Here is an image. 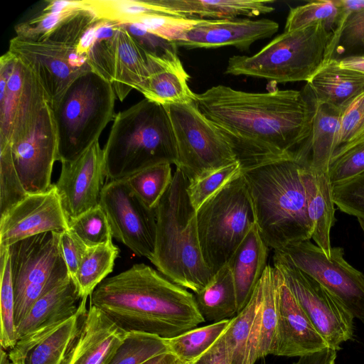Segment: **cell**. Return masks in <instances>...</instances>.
Wrapping results in <instances>:
<instances>
[{
  "label": "cell",
  "mask_w": 364,
  "mask_h": 364,
  "mask_svg": "<svg viewBox=\"0 0 364 364\" xmlns=\"http://www.w3.org/2000/svg\"><path fill=\"white\" fill-rule=\"evenodd\" d=\"M263 284L262 278L249 302L221 336L228 364H255L258 360Z\"/></svg>",
  "instance_id": "cb8c5ba5"
},
{
  "label": "cell",
  "mask_w": 364,
  "mask_h": 364,
  "mask_svg": "<svg viewBox=\"0 0 364 364\" xmlns=\"http://www.w3.org/2000/svg\"><path fill=\"white\" fill-rule=\"evenodd\" d=\"M82 299L70 276L41 296L16 326L18 340L41 327L65 321L75 315Z\"/></svg>",
  "instance_id": "f1b7e54d"
},
{
  "label": "cell",
  "mask_w": 364,
  "mask_h": 364,
  "mask_svg": "<svg viewBox=\"0 0 364 364\" xmlns=\"http://www.w3.org/2000/svg\"><path fill=\"white\" fill-rule=\"evenodd\" d=\"M46 92L35 73L7 51L0 58V144L23 139L43 107Z\"/></svg>",
  "instance_id": "8fae6325"
},
{
  "label": "cell",
  "mask_w": 364,
  "mask_h": 364,
  "mask_svg": "<svg viewBox=\"0 0 364 364\" xmlns=\"http://www.w3.org/2000/svg\"><path fill=\"white\" fill-rule=\"evenodd\" d=\"M118 255L119 249L112 240L87 247L74 280L82 299L90 296L95 288L112 272Z\"/></svg>",
  "instance_id": "836d02e7"
},
{
  "label": "cell",
  "mask_w": 364,
  "mask_h": 364,
  "mask_svg": "<svg viewBox=\"0 0 364 364\" xmlns=\"http://www.w3.org/2000/svg\"><path fill=\"white\" fill-rule=\"evenodd\" d=\"M14 163L28 193L48 191L58 156V139L53 111L46 104L30 132L11 145Z\"/></svg>",
  "instance_id": "e0dca14e"
},
{
  "label": "cell",
  "mask_w": 364,
  "mask_h": 364,
  "mask_svg": "<svg viewBox=\"0 0 364 364\" xmlns=\"http://www.w3.org/2000/svg\"><path fill=\"white\" fill-rule=\"evenodd\" d=\"M87 59L92 70L111 83L120 101L133 89L139 91L152 73L163 68L147 57L119 24L112 37L95 40Z\"/></svg>",
  "instance_id": "2e32d148"
},
{
  "label": "cell",
  "mask_w": 364,
  "mask_h": 364,
  "mask_svg": "<svg viewBox=\"0 0 364 364\" xmlns=\"http://www.w3.org/2000/svg\"><path fill=\"white\" fill-rule=\"evenodd\" d=\"M60 246L70 276L75 280L88 247L70 229L60 233Z\"/></svg>",
  "instance_id": "681fc988"
},
{
  "label": "cell",
  "mask_w": 364,
  "mask_h": 364,
  "mask_svg": "<svg viewBox=\"0 0 364 364\" xmlns=\"http://www.w3.org/2000/svg\"><path fill=\"white\" fill-rule=\"evenodd\" d=\"M309 94L314 105L311 130L296 158L314 169L328 172L330 160L337 149L343 110L318 102Z\"/></svg>",
  "instance_id": "484cf974"
},
{
  "label": "cell",
  "mask_w": 364,
  "mask_h": 364,
  "mask_svg": "<svg viewBox=\"0 0 364 364\" xmlns=\"http://www.w3.org/2000/svg\"><path fill=\"white\" fill-rule=\"evenodd\" d=\"M164 14L175 16H198L212 20L255 17L272 12L274 0H154Z\"/></svg>",
  "instance_id": "83f0119b"
},
{
  "label": "cell",
  "mask_w": 364,
  "mask_h": 364,
  "mask_svg": "<svg viewBox=\"0 0 364 364\" xmlns=\"http://www.w3.org/2000/svg\"><path fill=\"white\" fill-rule=\"evenodd\" d=\"M274 268L278 310L274 355L302 357L330 348L299 304L282 273Z\"/></svg>",
  "instance_id": "7402d4cb"
},
{
  "label": "cell",
  "mask_w": 364,
  "mask_h": 364,
  "mask_svg": "<svg viewBox=\"0 0 364 364\" xmlns=\"http://www.w3.org/2000/svg\"><path fill=\"white\" fill-rule=\"evenodd\" d=\"M274 252L320 283L354 318L364 323V274L344 259L343 248L332 247L327 257L319 247L306 240Z\"/></svg>",
  "instance_id": "7c38bea8"
},
{
  "label": "cell",
  "mask_w": 364,
  "mask_h": 364,
  "mask_svg": "<svg viewBox=\"0 0 364 364\" xmlns=\"http://www.w3.org/2000/svg\"><path fill=\"white\" fill-rule=\"evenodd\" d=\"M259 232L274 250L310 240L312 226L301 178V162L279 159L242 168Z\"/></svg>",
  "instance_id": "3957f363"
},
{
  "label": "cell",
  "mask_w": 364,
  "mask_h": 364,
  "mask_svg": "<svg viewBox=\"0 0 364 364\" xmlns=\"http://www.w3.org/2000/svg\"><path fill=\"white\" fill-rule=\"evenodd\" d=\"M168 352L165 338L141 332H129L109 364H142Z\"/></svg>",
  "instance_id": "60d3db41"
},
{
  "label": "cell",
  "mask_w": 364,
  "mask_h": 364,
  "mask_svg": "<svg viewBox=\"0 0 364 364\" xmlns=\"http://www.w3.org/2000/svg\"><path fill=\"white\" fill-rule=\"evenodd\" d=\"M360 46L364 47V32H363V36H362V38H361Z\"/></svg>",
  "instance_id": "680465c9"
},
{
  "label": "cell",
  "mask_w": 364,
  "mask_h": 364,
  "mask_svg": "<svg viewBox=\"0 0 364 364\" xmlns=\"http://www.w3.org/2000/svg\"><path fill=\"white\" fill-rule=\"evenodd\" d=\"M301 162L307 212L312 226L311 238L330 257L332 249L330 233L336 222L333 187L328 172L314 169Z\"/></svg>",
  "instance_id": "d4e9b609"
},
{
  "label": "cell",
  "mask_w": 364,
  "mask_h": 364,
  "mask_svg": "<svg viewBox=\"0 0 364 364\" xmlns=\"http://www.w3.org/2000/svg\"><path fill=\"white\" fill-rule=\"evenodd\" d=\"M188 182L183 172L176 168L169 187L155 208L156 237L151 262L168 279L196 293L215 274L202 255L196 210L187 193Z\"/></svg>",
  "instance_id": "277c9868"
},
{
  "label": "cell",
  "mask_w": 364,
  "mask_h": 364,
  "mask_svg": "<svg viewBox=\"0 0 364 364\" xmlns=\"http://www.w3.org/2000/svg\"><path fill=\"white\" fill-rule=\"evenodd\" d=\"M177 358L170 352L157 355L142 364H173Z\"/></svg>",
  "instance_id": "db71d44e"
},
{
  "label": "cell",
  "mask_w": 364,
  "mask_h": 364,
  "mask_svg": "<svg viewBox=\"0 0 364 364\" xmlns=\"http://www.w3.org/2000/svg\"><path fill=\"white\" fill-rule=\"evenodd\" d=\"M147 57L163 68L187 75L178 54V46L172 41L151 33L137 23L122 24Z\"/></svg>",
  "instance_id": "8d00e7d4"
},
{
  "label": "cell",
  "mask_w": 364,
  "mask_h": 364,
  "mask_svg": "<svg viewBox=\"0 0 364 364\" xmlns=\"http://www.w3.org/2000/svg\"><path fill=\"white\" fill-rule=\"evenodd\" d=\"M198 19L167 14H152L146 16L134 23L139 24L151 33L174 41L184 29L196 23Z\"/></svg>",
  "instance_id": "c3c4849f"
},
{
  "label": "cell",
  "mask_w": 364,
  "mask_h": 364,
  "mask_svg": "<svg viewBox=\"0 0 364 364\" xmlns=\"http://www.w3.org/2000/svg\"><path fill=\"white\" fill-rule=\"evenodd\" d=\"M61 164L54 186L70 220L100 205L106 176L104 151L97 141L76 159Z\"/></svg>",
  "instance_id": "d6986e66"
},
{
  "label": "cell",
  "mask_w": 364,
  "mask_h": 364,
  "mask_svg": "<svg viewBox=\"0 0 364 364\" xmlns=\"http://www.w3.org/2000/svg\"><path fill=\"white\" fill-rule=\"evenodd\" d=\"M82 299L77 313L68 319L38 328L20 338L10 349L11 364H64L87 311Z\"/></svg>",
  "instance_id": "44dd1931"
},
{
  "label": "cell",
  "mask_w": 364,
  "mask_h": 364,
  "mask_svg": "<svg viewBox=\"0 0 364 364\" xmlns=\"http://www.w3.org/2000/svg\"><path fill=\"white\" fill-rule=\"evenodd\" d=\"M69 230V220L54 185L46 191L28 193L0 219V248L47 232Z\"/></svg>",
  "instance_id": "ac0fdd59"
},
{
  "label": "cell",
  "mask_w": 364,
  "mask_h": 364,
  "mask_svg": "<svg viewBox=\"0 0 364 364\" xmlns=\"http://www.w3.org/2000/svg\"><path fill=\"white\" fill-rule=\"evenodd\" d=\"M100 205L107 216L112 237L136 255L151 262L156 237L155 209L149 208L141 201L125 178L105 184Z\"/></svg>",
  "instance_id": "5bb4252c"
},
{
  "label": "cell",
  "mask_w": 364,
  "mask_h": 364,
  "mask_svg": "<svg viewBox=\"0 0 364 364\" xmlns=\"http://www.w3.org/2000/svg\"><path fill=\"white\" fill-rule=\"evenodd\" d=\"M225 319L187 331L176 337L165 338L168 352L188 364L206 352L223 335L230 323Z\"/></svg>",
  "instance_id": "e575fe53"
},
{
  "label": "cell",
  "mask_w": 364,
  "mask_h": 364,
  "mask_svg": "<svg viewBox=\"0 0 364 364\" xmlns=\"http://www.w3.org/2000/svg\"><path fill=\"white\" fill-rule=\"evenodd\" d=\"M278 28L276 21L267 18H198L184 29L173 42L177 46L188 49L234 46L247 50L255 41L271 37Z\"/></svg>",
  "instance_id": "ffe728a7"
},
{
  "label": "cell",
  "mask_w": 364,
  "mask_h": 364,
  "mask_svg": "<svg viewBox=\"0 0 364 364\" xmlns=\"http://www.w3.org/2000/svg\"><path fill=\"white\" fill-rule=\"evenodd\" d=\"M338 65L343 68L364 73V54L338 59Z\"/></svg>",
  "instance_id": "f5cc1de1"
},
{
  "label": "cell",
  "mask_w": 364,
  "mask_h": 364,
  "mask_svg": "<svg viewBox=\"0 0 364 364\" xmlns=\"http://www.w3.org/2000/svg\"><path fill=\"white\" fill-rule=\"evenodd\" d=\"M90 305L127 333L163 338L176 337L205 321L193 293L143 263L104 279L90 295Z\"/></svg>",
  "instance_id": "7a4b0ae2"
},
{
  "label": "cell",
  "mask_w": 364,
  "mask_h": 364,
  "mask_svg": "<svg viewBox=\"0 0 364 364\" xmlns=\"http://www.w3.org/2000/svg\"><path fill=\"white\" fill-rule=\"evenodd\" d=\"M306 87L316 101L343 111L364 92V73L341 67L334 58L314 75Z\"/></svg>",
  "instance_id": "f546056e"
},
{
  "label": "cell",
  "mask_w": 364,
  "mask_h": 364,
  "mask_svg": "<svg viewBox=\"0 0 364 364\" xmlns=\"http://www.w3.org/2000/svg\"><path fill=\"white\" fill-rule=\"evenodd\" d=\"M1 264V347L12 348L18 341L15 323V297L8 248H0Z\"/></svg>",
  "instance_id": "ab89813d"
},
{
  "label": "cell",
  "mask_w": 364,
  "mask_h": 364,
  "mask_svg": "<svg viewBox=\"0 0 364 364\" xmlns=\"http://www.w3.org/2000/svg\"><path fill=\"white\" fill-rule=\"evenodd\" d=\"M194 102L230 141L242 168L296 158L311 133L314 105L306 87L250 92L219 85L195 93Z\"/></svg>",
  "instance_id": "6da1fadb"
},
{
  "label": "cell",
  "mask_w": 364,
  "mask_h": 364,
  "mask_svg": "<svg viewBox=\"0 0 364 364\" xmlns=\"http://www.w3.org/2000/svg\"><path fill=\"white\" fill-rule=\"evenodd\" d=\"M333 31L321 24L284 31L252 56L233 55L225 74L266 79L274 83L308 82L328 60Z\"/></svg>",
  "instance_id": "8992f818"
},
{
  "label": "cell",
  "mask_w": 364,
  "mask_h": 364,
  "mask_svg": "<svg viewBox=\"0 0 364 364\" xmlns=\"http://www.w3.org/2000/svg\"><path fill=\"white\" fill-rule=\"evenodd\" d=\"M84 9L81 1L48 0L41 10L14 26L16 36L42 41L63 22Z\"/></svg>",
  "instance_id": "1f68e13d"
},
{
  "label": "cell",
  "mask_w": 364,
  "mask_h": 364,
  "mask_svg": "<svg viewBox=\"0 0 364 364\" xmlns=\"http://www.w3.org/2000/svg\"><path fill=\"white\" fill-rule=\"evenodd\" d=\"M189 78L188 74L160 68L148 77L139 92L145 99L163 106L194 102L195 93L188 85Z\"/></svg>",
  "instance_id": "d6a6232c"
},
{
  "label": "cell",
  "mask_w": 364,
  "mask_h": 364,
  "mask_svg": "<svg viewBox=\"0 0 364 364\" xmlns=\"http://www.w3.org/2000/svg\"><path fill=\"white\" fill-rule=\"evenodd\" d=\"M103 151L111 180L162 163L176 166V143L165 107L144 98L117 113Z\"/></svg>",
  "instance_id": "5b68a950"
},
{
  "label": "cell",
  "mask_w": 364,
  "mask_h": 364,
  "mask_svg": "<svg viewBox=\"0 0 364 364\" xmlns=\"http://www.w3.org/2000/svg\"><path fill=\"white\" fill-rule=\"evenodd\" d=\"M342 14L340 0H317L291 8L284 31L289 32L309 26L321 24L334 31Z\"/></svg>",
  "instance_id": "74e56055"
},
{
  "label": "cell",
  "mask_w": 364,
  "mask_h": 364,
  "mask_svg": "<svg viewBox=\"0 0 364 364\" xmlns=\"http://www.w3.org/2000/svg\"><path fill=\"white\" fill-rule=\"evenodd\" d=\"M173 364H186V363L177 359Z\"/></svg>",
  "instance_id": "6f0895ef"
},
{
  "label": "cell",
  "mask_w": 364,
  "mask_h": 364,
  "mask_svg": "<svg viewBox=\"0 0 364 364\" xmlns=\"http://www.w3.org/2000/svg\"><path fill=\"white\" fill-rule=\"evenodd\" d=\"M364 172V134L338 149L330 160L328 174L332 187Z\"/></svg>",
  "instance_id": "7bdbcfd3"
},
{
  "label": "cell",
  "mask_w": 364,
  "mask_h": 364,
  "mask_svg": "<svg viewBox=\"0 0 364 364\" xmlns=\"http://www.w3.org/2000/svg\"><path fill=\"white\" fill-rule=\"evenodd\" d=\"M0 364H11L9 354L5 351V349L1 347L0 353Z\"/></svg>",
  "instance_id": "11a10c76"
},
{
  "label": "cell",
  "mask_w": 364,
  "mask_h": 364,
  "mask_svg": "<svg viewBox=\"0 0 364 364\" xmlns=\"http://www.w3.org/2000/svg\"><path fill=\"white\" fill-rule=\"evenodd\" d=\"M8 51L35 73L50 107L76 78L92 71L87 58L80 55L72 45L49 40L35 41L16 36L10 40Z\"/></svg>",
  "instance_id": "9a60e30c"
},
{
  "label": "cell",
  "mask_w": 364,
  "mask_h": 364,
  "mask_svg": "<svg viewBox=\"0 0 364 364\" xmlns=\"http://www.w3.org/2000/svg\"><path fill=\"white\" fill-rule=\"evenodd\" d=\"M171 164H156L125 178L134 193L150 209H155L173 178Z\"/></svg>",
  "instance_id": "f35d334b"
},
{
  "label": "cell",
  "mask_w": 364,
  "mask_h": 364,
  "mask_svg": "<svg viewBox=\"0 0 364 364\" xmlns=\"http://www.w3.org/2000/svg\"><path fill=\"white\" fill-rule=\"evenodd\" d=\"M15 297L17 326L33 304L70 277L60 246V233L47 232L7 247Z\"/></svg>",
  "instance_id": "9c48e42d"
},
{
  "label": "cell",
  "mask_w": 364,
  "mask_h": 364,
  "mask_svg": "<svg viewBox=\"0 0 364 364\" xmlns=\"http://www.w3.org/2000/svg\"><path fill=\"white\" fill-rule=\"evenodd\" d=\"M333 200L341 211L364 221V172L333 186Z\"/></svg>",
  "instance_id": "bcb514c9"
},
{
  "label": "cell",
  "mask_w": 364,
  "mask_h": 364,
  "mask_svg": "<svg viewBox=\"0 0 364 364\" xmlns=\"http://www.w3.org/2000/svg\"><path fill=\"white\" fill-rule=\"evenodd\" d=\"M164 107L176 143V167L189 179L238 161L230 141L200 112L195 102Z\"/></svg>",
  "instance_id": "30bf717a"
},
{
  "label": "cell",
  "mask_w": 364,
  "mask_h": 364,
  "mask_svg": "<svg viewBox=\"0 0 364 364\" xmlns=\"http://www.w3.org/2000/svg\"><path fill=\"white\" fill-rule=\"evenodd\" d=\"M363 134L364 92L356 97L343 111L336 151Z\"/></svg>",
  "instance_id": "7dc6e473"
},
{
  "label": "cell",
  "mask_w": 364,
  "mask_h": 364,
  "mask_svg": "<svg viewBox=\"0 0 364 364\" xmlns=\"http://www.w3.org/2000/svg\"><path fill=\"white\" fill-rule=\"evenodd\" d=\"M188 364H228L221 336L206 352Z\"/></svg>",
  "instance_id": "f907efd6"
},
{
  "label": "cell",
  "mask_w": 364,
  "mask_h": 364,
  "mask_svg": "<svg viewBox=\"0 0 364 364\" xmlns=\"http://www.w3.org/2000/svg\"><path fill=\"white\" fill-rule=\"evenodd\" d=\"M116 95L94 71L82 74L51 107L58 139L57 161H71L98 141L114 119Z\"/></svg>",
  "instance_id": "52a82bcc"
},
{
  "label": "cell",
  "mask_w": 364,
  "mask_h": 364,
  "mask_svg": "<svg viewBox=\"0 0 364 364\" xmlns=\"http://www.w3.org/2000/svg\"><path fill=\"white\" fill-rule=\"evenodd\" d=\"M358 221L360 226V228L363 232V234H364V221L360 219H358Z\"/></svg>",
  "instance_id": "9f6ffc18"
},
{
  "label": "cell",
  "mask_w": 364,
  "mask_h": 364,
  "mask_svg": "<svg viewBox=\"0 0 364 364\" xmlns=\"http://www.w3.org/2000/svg\"><path fill=\"white\" fill-rule=\"evenodd\" d=\"M69 229L89 247L107 243L113 237L107 216L100 205L69 220Z\"/></svg>",
  "instance_id": "ee69618b"
},
{
  "label": "cell",
  "mask_w": 364,
  "mask_h": 364,
  "mask_svg": "<svg viewBox=\"0 0 364 364\" xmlns=\"http://www.w3.org/2000/svg\"><path fill=\"white\" fill-rule=\"evenodd\" d=\"M193 294L205 321L218 322L238 314L234 280L228 264L215 273L204 289Z\"/></svg>",
  "instance_id": "4dcf8cb0"
},
{
  "label": "cell",
  "mask_w": 364,
  "mask_h": 364,
  "mask_svg": "<svg viewBox=\"0 0 364 364\" xmlns=\"http://www.w3.org/2000/svg\"><path fill=\"white\" fill-rule=\"evenodd\" d=\"M127 335L102 311L90 305L64 364H109Z\"/></svg>",
  "instance_id": "603a6c76"
},
{
  "label": "cell",
  "mask_w": 364,
  "mask_h": 364,
  "mask_svg": "<svg viewBox=\"0 0 364 364\" xmlns=\"http://www.w3.org/2000/svg\"><path fill=\"white\" fill-rule=\"evenodd\" d=\"M337 351L331 348H326L321 351L300 357L294 364H334Z\"/></svg>",
  "instance_id": "816d5d0a"
},
{
  "label": "cell",
  "mask_w": 364,
  "mask_h": 364,
  "mask_svg": "<svg viewBox=\"0 0 364 364\" xmlns=\"http://www.w3.org/2000/svg\"><path fill=\"white\" fill-rule=\"evenodd\" d=\"M239 161L189 179L187 193L197 210L205 201L242 174Z\"/></svg>",
  "instance_id": "b9f144b4"
},
{
  "label": "cell",
  "mask_w": 364,
  "mask_h": 364,
  "mask_svg": "<svg viewBox=\"0 0 364 364\" xmlns=\"http://www.w3.org/2000/svg\"><path fill=\"white\" fill-rule=\"evenodd\" d=\"M273 264L329 347L340 350L353 336L355 318L350 311L320 283L275 252Z\"/></svg>",
  "instance_id": "4fadbf2b"
},
{
  "label": "cell",
  "mask_w": 364,
  "mask_h": 364,
  "mask_svg": "<svg viewBox=\"0 0 364 364\" xmlns=\"http://www.w3.org/2000/svg\"><path fill=\"white\" fill-rule=\"evenodd\" d=\"M200 246L205 262L215 274L227 264L256 223L249 188L242 174L196 210Z\"/></svg>",
  "instance_id": "ba28073f"
},
{
  "label": "cell",
  "mask_w": 364,
  "mask_h": 364,
  "mask_svg": "<svg viewBox=\"0 0 364 364\" xmlns=\"http://www.w3.org/2000/svg\"><path fill=\"white\" fill-rule=\"evenodd\" d=\"M269 249L255 223L228 262L234 280L238 313L249 302L268 265Z\"/></svg>",
  "instance_id": "4316f807"
},
{
  "label": "cell",
  "mask_w": 364,
  "mask_h": 364,
  "mask_svg": "<svg viewBox=\"0 0 364 364\" xmlns=\"http://www.w3.org/2000/svg\"><path fill=\"white\" fill-rule=\"evenodd\" d=\"M263 296L262 301L261 328L258 359L275 355L277 336V299L274 268L268 264L262 277Z\"/></svg>",
  "instance_id": "d590c367"
},
{
  "label": "cell",
  "mask_w": 364,
  "mask_h": 364,
  "mask_svg": "<svg viewBox=\"0 0 364 364\" xmlns=\"http://www.w3.org/2000/svg\"><path fill=\"white\" fill-rule=\"evenodd\" d=\"M28 194L16 169L11 145L0 144L1 216L26 198Z\"/></svg>",
  "instance_id": "f6af8a7d"
}]
</instances>
